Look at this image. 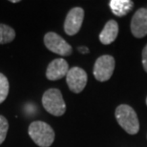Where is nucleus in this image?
I'll return each mask as SVG.
<instances>
[{
    "label": "nucleus",
    "mask_w": 147,
    "mask_h": 147,
    "mask_svg": "<svg viewBox=\"0 0 147 147\" xmlns=\"http://www.w3.org/2000/svg\"><path fill=\"white\" fill-rule=\"evenodd\" d=\"M29 136L39 147H50L55 140V131L48 123L36 120L29 126Z\"/></svg>",
    "instance_id": "nucleus-1"
},
{
    "label": "nucleus",
    "mask_w": 147,
    "mask_h": 147,
    "mask_svg": "<svg viewBox=\"0 0 147 147\" xmlns=\"http://www.w3.org/2000/svg\"><path fill=\"white\" fill-rule=\"evenodd\" d=\"M117 121L120 127L130 135L137 134L140 130V122L136 112L129 105L121 104L116 109Z\"/></svg>",
    "instance_id": "nucleus-2"
},
{
    "label": "nucleus",
    "mask_w": 147,
    "mask_h": 147,
    "mask_svg": "<svg viewBox=\"0 0 147 147\" xmlns=\"http://www.w3.org/2000/svg\"><path fill=\"white\" fill-rule=\"evenodd\" d=\"M42 105L49 114L60 117L65 114L66 104L62 94L58 89L52 88L47 90L42 96Z\"/></svg>",
    "instance_id": "nucleus-3"
},
{
    "label": "nucleus",
    "mask_w": 147,
    "mask_h": 147,
    "mask_svg": "<svg viewBox=\"0 0 147 147\" xmlns=\"http://www.w3.org/2000/svg\"><path fill=\"white\" fill-rule=\"evenodd\" d=\"M44 44L48 50L61 57L70 55L73 52L72 46L68 42H66L60 36L53 32L47 33L44 36Z\"/></svg>",
    "instance_id": "nucleus-4"
},
{
    "label": "nucleus",
    "mask_w": 147,
    "mask_h": 147,
    "mask_svg": "<svg viewBox=\"0 0 147 147\" xmlns=\"http://www.w3.org/2000/svg\"><path fill=\"white\" fill-rule=\"evenodd\" d=\"M115 70V59L111 55H101L96 60L94 66V76L96 80L106 81L111 78Z\"/></svg>",
    "instance_id": "nucleus-5"
},
{
    "label": "nucleus",
    "mask_w": 147,
    "mask_h": 147,
    "mask_svg": "<svg viewBox=\"0 0 147 147\" xmlns=\"http://www.w3.org/2000/svg\"><path fill=\"white\" fill-rule=\"evenodd\" d=\"M87 73L80 67H73L69 69L66 75V81L72 92L78 94L83 91L87 84Z\"/></svg>",
    "instance_id": "nucleus-6"
},
{
    "label": "nucleus",
    "mask_w": 147,
    "mask_h": 147,
    "mask_svg": "<svg viewBox=\"0 0 147 147\" xmlns=\"http://www.w3.org/2000/svg\"><path fill=\"white\" fill-rule=\"evenodd\" d=\"M84 19V11L82 8H73L67 13L64 21V31L68 36H75L79 32Z\"/></svg>",
    "instance_id": "nucleus-7"
},
{
    "label": "nucleus",
    "mask_w": 147,
    "mask_h": 147,
    "mask_svg": "<svg viewBox=\"0 0 147 147\" xmlns=\"http://www.w3.org/2000/svg\"><path fill=\"white\" fill-rule=\"evenodd\" d=\"M131 32L137 38L144 37L147 34V10L140 9L132 17Z\"/></svg>",
    "instance_id": "nucleus-8"
},
{
    "label": "nucleus",
    "mask_w": 147,
    "mask_h": 147,
    "mask_svg": "<svg viewBox=\"0 0 147 147\" xmlns=\"http://www.w3.org/2000/svg\"><path fill=\"white\" fill-rule=\"evenodd\" d=\"M69 72L68 62L64 58H57L54 59L47 67L46 78L49 80H58L66 76Z\"/></svg>",
    "instance_id": "nucleus-9"
},
{
    "label": "nucleus",
    "mask_w": 147,
    "mask_h": 147,
    "mask_svg": "<svg viewBox=\"0 0 147 147\" xmlns=\"http://www.w3.org/2000/svg\"><path fill=\"white\" fill-rule=\"evenodd\" d=\"M119 34V25L115 20H109L105 24L103 30L99 34V40L104 45L114 42Z\"/></svg>",
    "instance_id": "nucleus-10"
},
{
    "label": "nucleus",
    "mask_w": 147,
    "mask_h": 147,
    "mask_svg": "<svg viewBox=\"0 0 147 147\" xmlns=\"http://www.w3.org/2000/svg\"><path fill=\"white\" fill-rule=\"evenodd\" d=\"M133 1L130 0H111L109 5L113 13L117 16L127 14L133 8Z\"/></svg>",
    "instance_id": "nucleus-11"
},
{
    "label": "nucleus",
    "mask_w": 147,
    "mask_h": 147,
    "mask_svg": "<svg viewBox=\"0 0 147 147\" xmlns=\"http://www.w3.org/2000/svg\"><path fill=\"white\" fill-rule=\"evenodd\" d=\"M16 38V31L8 25L0 23V44H7Z\"/></svg>",
    "instance_id": "nucleus-12"
},
{
    "label": "nucleus",
    "mask_w": 147,
    "mask_h": 147,
    "mask_svg": "<svg viewBox=\"0 0 147 147\" xmlns=\"http://www.w3.org/2000/svg\"><path fill=\"white\" fill-rule=\"evenodd\" d=\"M9 90H10V84L7 76L0 73V104L7 98Z\"/></svg>",
    "instance_id": "nucleus-13"
},
{
    "label": "nucleus",
    "mask_w": 147,
    "mask_h": 147,
    "mask_svg": "<svg viewBox=\"0 0 147 147\" xmlns=\"http://www.w3.org/2000/svg\"><path fill=\"white\" fill-rule=\"evenodd\" d=\"M9 130V123L4 116L0 115V145L4 142Z\"/></svg>",
    "instance_id": "nucleus-14"
},
{
    "label": "nucleus",
    "mask_w": 147,
    "mask_h": 147,
    "mask_svg": "<svg viewBox=\"0 0 147 147\" xmlns=\"http://www.w3.org/2000/svg\"><path fill=\"white\" fill-rule=\"evenodd\" d=\"M142 65L147 73V45L144 47V49L142 51Z\"/></svg>",
    "instance_id": "nucleus-15"
},
{
    "label": "nucleus",
    "mask_w": 147,
    "mask_h": 147,
    "mask_svg": "<svg viewBox=\"0 0 147 147\" xmlns=\"http://www.w3.org/2000/svg\"><path fill=\"white\" fill-rule=\"evenodd\" d=\"M78 51L81 53V54H88L89 53V49L87 48V47H79L78 48Z\"/></svg>",
    "instance_id": "nucleus-16"
},
{
    "label": "nucleus",
    "mask_w": 147,
    "mask_h": 147,
    "mask_svg": "<svg viewBox=\"0 0 147 147\" xmlns=\"http://www.w3.org/2000/svg\"><path fill=\"white\" fill-rule=\"evenodd\" d=\"M11 3H18L19 2V0H11V1H10Z\"/></svg>",
    "instance_id": "nucleus-17"
},
{
    "label": "nucleus",
    "mask_w": 147,
    "mask_h": 147,
    "mask_svg": "<svg viewBox=\"0 0 147 147\" xmlns=\"http://www.w3.org/2000/svg\"><path fill=\"white\" fill-rule=\"evenodd\" d=\"M146 104H147V98H146Z\"/></svg>",
    "instance_id": "nucleus-18"
}]
</instances>
